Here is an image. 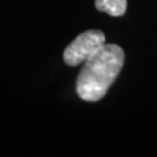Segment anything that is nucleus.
I'll use <instances>...</instances> for the list:
<instances>
[{
    "mask_svg": "<svg viewBox=\"0 0 157 157\" xmlns=\"http://www.w3.org/2000/svg\"><path fill=\"white\" fill-rule=\"evenodd\" d=\"M124 63V52L117 44H105L85 62L78 75L76 91L89 102L100 100L117 79Z\"/></svg>",
    "mask_w": 157,
    "mask_h": 157,
    "instance_id": "obj_1",
    "label": "nucleus"
},
{
    "mask_svg": "<svg viewBox=\"0 0 157 157\" xmlns=\"http://www.w3.org/2000/svg\"><path fill=\"white\" fill-rule=\"evenodd\" d=\"M105 34L101 30L90 29L77 36L67 45L63 54V59L69 67H76L87 59L101 49L106 42Z\"/></svg>",
    "mask_w": 157,
    "mask_h": 157,
    "instance_id": "obj_2",
    "label": "nucleus"
},
{
    "mask_svg": "<svg viewBox=\"0 0 157 157\" xmlns=\"http://www.w3.org/2000/svg\"><path fill=\"white\" fill-rule=\"evenodd\" d=\"M95 8L112 17H121L127 10V0H95Z\"/></svg>",
    "mask_w": 157,
    "mask_h": 157,
    "instance_id": "obj_3",
    "label": "nucleus"
}]
</instances>
